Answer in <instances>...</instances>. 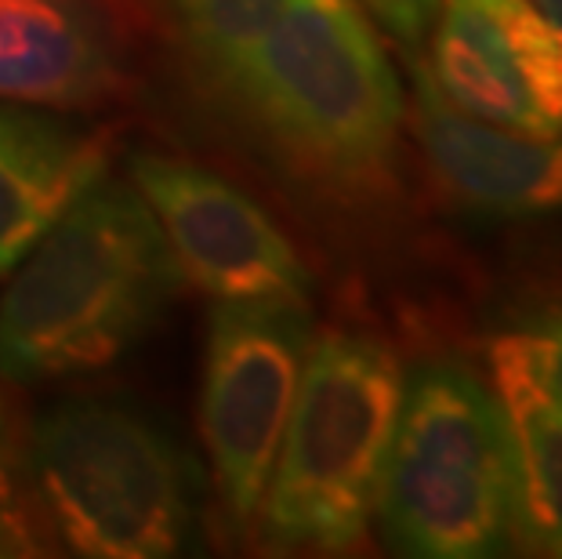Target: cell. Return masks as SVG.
Instances as JSON below:
<instances>
[{"instance_id": "cell-1", "label": "cell", "mask_w": 562, "mask_h": 559, "mask_svg": "<svg viewBox=\"0 0 562 559\" xmlns=\"http://www.w3.org/2000/svg\"><path fill=\"white\" fill-rule=\"evenodd\" d=\"M302 182L374 193L403 135V88L356 0H286L211 80Z\"/></svg>"}, {"instance_id": "cell-2", "label": "cell", "mask_w": 562, "mask_h": 559, "mask_svg": "<svg viewBox=\"0 0 562 559\" xmlns=\"http://www.w3.org/2000/svg\"><path fill=\"white\" fill-rule=\"evenodd\" d=\"M0 299V378L44 385L116 364L182 272L135 186L99 178L19 261Z\"/></svg>"}, {"instance_id": "cell-3", "label": "cell", "mask_w": 562, "mask_h": 559, "mask_svg": "<svg viewBox=\"0 0 562 559\" xmlns=\"http://www.w3.org/2000/svg\"><path fill=\"white\" fill-rule=\"evenodd\" d=\"M47 523L77 556L164 559L193 545L203 469L160 414L124 396H69L30 429Z\"/></svg>"}, {"instance_id": "cell-4", "label": "cell", "mask_w": 562, "mask_h": 559, "mask_svg": "<svg viewBox=\"0 0 562 559\" xmlns=\"http://www.w3.org/2000/svg\"><path fill=\"white\" fill-rule=\"evenodd\" d=\"M403 364L363 331L313 338L258 508L277 552H349L367 538L403 403Z\"/></svg>"}, {"instance_id": "cell-5", "label": "cell", "mask_w": 562, "mask_h": 559, "mask_svg": "<svg viewBox=\"0 0 562 559\" xmlns=\"http://www.w3.org/2000/svg\"><path fill=\"white\" fill-rule=\"evenodd\" d=\"M385 541L422 559H486L516 545V466L505 411L480 374L428 360L403 403L378 487Z\"/></svg>"}, {"instance_id": "cell-6", "label": "cell", "mask_w": 562, "mask_h": 559, "mask_svg": "<svg viewBox=\"0 0 562 559\" xmlns=\"http://www.w3.org/2000/svg\"><path fill=\"white\" fill-rule=\"evenodd\" d=\"M313 338L308 302L214 299L211 305L200 429L218 502L236 530L258 523Z\"/></svg>"}, {"instance_id": "cell-7", "label": "cell", "mask_w": 562, "mask_h": 559, "mask_svg": "<svg viewBox=\"0 0 562 559\" xmlns=\"http://www.w3.org/2000/svg\"><path fill=\"white\" fill-rule=\"evenodd\" d=\"M131 182L178 261L211 299L308 302L313 277L297 247L247 193L207 168L164 153L131 157Z\"/></svg>"}, {"instance_id": "cell-8", "label": "cell", "mask_w": 562, "mask_h": 559, "mask_svg": "<svg viewBox=\"0 0 562 559\" xmlns=\"http://www.w3.org/2000/svg\"><path fill=\"white\" fill-rule=\"evenodd\" d=\"M425 66L453 110L519 135H562V26L533 0H439Z\"/></svg>"}, {"instance_id": "cell-9", "label": "cell", "mask_w": 562, "mask_h": 559, "mask_svg": "<svg viewBox=\"0 0 562 559\" xmlns=\"http://www.w3.org/2000/svg\"><path fill=\"white\" fill-rule=\"evenodd\" d=\"M411 74L417 142L442 193L486 219L562 215V135H519L453 110L417 55Z\"/></svg>"}, {"instance_id": "cell-10", "label": "cell", "mask_w": 562, "mask_h": 559, "mask_svg": "<svg viewBox=\"0 0 562 559\" xmlns=\"http://www.w3.org/2000/svg\"><path fill=\"white\" fill-rule=\"evenodd\" d=\"M127 88L110 0H0V102L94 110Z\"/></svg>"}, {"instance_id": "cell-11", "label": "cell", "mask_w": 562, "mask_h": 559, "mask_svg": "<svg viewBox=\"0 0 562 559\" xmlns=\"http://www.w3.org/2000/svg\"><path fill=\"white\" fill-rule=\"evenodd\" d=\"M105 175V142L63 116L0 102V277Z\"/></svg>"}, {"instance_id": "cell-12", "label": "cell", "mask_w": 562, "mask_h": 559, "mask_svg": "<svg viewBox=\"0 0 562 559\" xmlns=\"http://www.w3.org/2000/svg\"><path fill=\"white\" fill-rule=\"evenodd\" d=\"M490 378L516 466V545L562 559V407L533 378L516 335L490 342Z\"/></svg>"}, {"instance_id": "cell-13", "label": "cell", "mask_w": 562, "mask_h": 559, "mask_svg": "<svg viewBox=\"0 0 562 559\" xmlns=\"http://www.w3.org/2000/svg\"><path fill=\"white\" fill-rule=\"evenodd\" d=\"M182 37L200 69L214 80L280 15L286 0H171Z\"/></svg>"}, {"instance_id": "cell-14", "label": "cell", "mask_w": 562, "mask_h": 559, "mask_svg": "<svg viewBox=\"0 0 562 559\" xmlns=\"http://www.w3.org/2000/svg\"><path fill=\"white\" fill-rule=\"evenodd\" d=\"M516 338L533 378L562 407V305L533 316L522 331H516Z\"/></svg>"}, {"instance_id": "cell-15", "label": "cell", "mask_w": 562, "mask_h": 559, "mask_svg": "<svg viewBox=\"0 0 562 559\" xmlns=\"http://www.w3.org/2000/svg\"><path fill=\"white\" fill-rule=\"evenodd\" d=\"M367 15H374L389 37L396 41L406 55H417L432 37L439 19V0H360Z\"/></svg>"}, {"instance_id": "cell-16", "label": "cell", "mask_w": 562, "mask_h": 559, "mask_svg": "<svg viewBox=\"0 0 562 559\" xmlns=\"http://www.w3.org/2000/svg\"><path fill=\"white\" fill-rule=\"evenodd\" d=\"M22 552H33V538L19 508L8 425H4V414H0V556H22Z\"/></svg>"}, {"instance_id": "cell-17", "label": "cell", "mask_w": 562, "mask_h": 559, "mask_svg": "<svg viewBox=\"0 0 562 559\" xmlns=\"http://www.w3.org/2000/svg\"><path fill=\"white\" fill-rule=\"evenodd\" d=\"M533 4L541 8L548 19H555L559 26H562V0H533Z\"/></svg>"}]
</instances>
